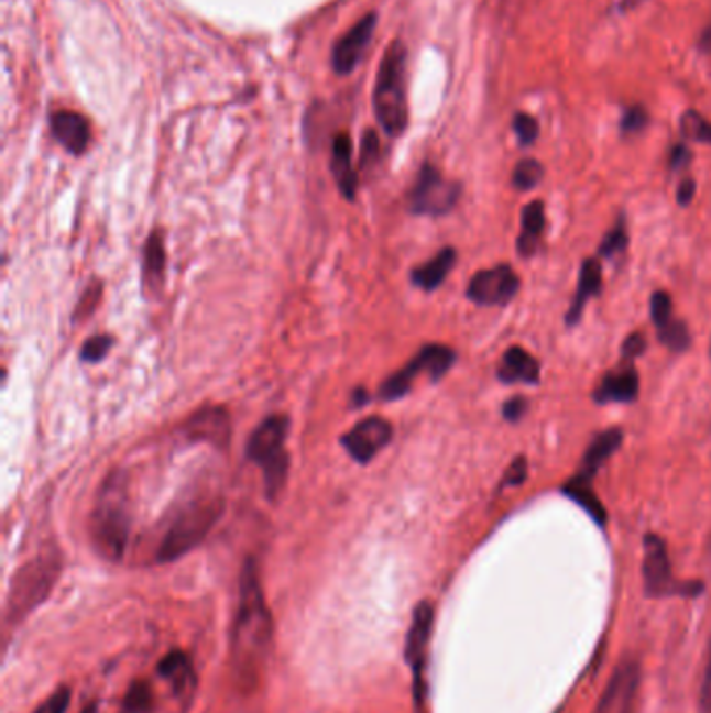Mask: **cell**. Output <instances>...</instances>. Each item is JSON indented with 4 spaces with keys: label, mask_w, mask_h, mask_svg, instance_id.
<instances>
[{
    "label": "cell",
    "mask_w": 711,
    "mask_h": 713,
    "mask_svg": "<svg viewBox=\"0 0 711 713\" xmlns=\"http://www.w3.org/2000/svg\"><path fill=\"white\" fill-rule=\"evenodd\" d=\"M272 615L265 605L258 566L249 559L240 574L237 615L232 626V668L238 684L251 691L263 673L272 649Z\"/></svg>",
    "instance_id": "obj_1"
},
{
    "label": "cell",
    "mask_w": 711,
    "mask_h": 713,
    "mask_svg": "<svg viewBox=\"0 0 711 713\" xmlns=\"http://www.w3.org/2000/svg\"><path fill=\"white\" fill-rule=\"evenodd\" d=\"M374 113L389 136H401L409 121L407 109V51L393 42L382 57L374 88Z\"/></svg>",
    "instance_id": "obj_2"
},
{
    "label": "cell",
    "mask_w": 711,
    "mask_h": 713,
    "mask_svg": "<svg viewBox=\"0 0 711 713\" xmlns=\"http://www.w3.org/2000/svg\"><path fill=\"white\" fill-rule=\"evenodd\" d=\"M90 538L95 549L109 561H119L130 538V512L125 507V491L121 475H111L102 491L99 505L90 517Z\"/></svg>",
    "instance_id": "obj_3"
},
{
    "label": "cell",
    "mask_w": 711,
    "mask_h": 713,
    "mask_svg": "<svg viewBox=\"0 0 711 713\" xmlns=\"http://www.w3.org/2000/svg\"><path fill=\"white\" fill-rule=\"evenodd\" d=\"M61 574L59 553H42L13 575L7 596V619L21 622L48 599Z\"/></svg>",
    "instance_id": "obj_4"
},
{
    "label": "cell",
    "mask_w": 711,
    "mask_h": 713,
    "mask_svg": "<svg viewBox=\"0 0 711 713\" xmlns=\"http://www.w3.org/2000/svg\"><path fill=\"white\" fill-rule=\"evenodd\" d=\"M221 512H223V503L219 498L197 501L184 507L158 545V563H169L190 553L218 524Z\"/></svg>",
    "instance_id": "obj_5"
},
{
    "label": "cell",
    "mask_w": 711,
    "mask_h": 713,
    "mask_svg": "<svg viewBox=\"0 0 711 713\" xmlns=\"http://www.w3.org/2000/svg\"><path fill=\"white\" fill-rule=\"evenodd\" d=\"M286 436L288 417L272 416L261 421L247 445V457L263 470L265 491L272 498L284 489L288 475V453L284 447Z\"/></svg>",
    "instance_id": "obj_6"
},
{
    "label": "cell",
    "mask_w": 711,
    "mask_h": 713,
    "mask_svg": "<svg viewBox=\"0 0 711 713\" xmlns=\"http://www.w3.org/2000/svg\"><path fill=\"white\" fill-rule=\"evenodd\" d=\"M643 578H645V593L649 596H672V594L697 596L703 593L701 582H680L674 578L668 547L659 536H645Z\"/></svg>",
    "instance_id": "obj_7"
},
{
    "label": "cell",
    "mask_w": 711,
    "mask_h": 713,
    "mask_svg": "<svg viewBox=\"0 0 711 713\" xmlns=\"http://www.w3.org/2000/svg\"><path fill=\"white\" fill-rule=\"evenodd\" d=\"M461 197V186L457 182L442 178L435 165L426 163L412 188L409 209L417 216H445L453 209Z\"/></svg>",
    "instance_id": "obj_8"
},
{
    "label": "cell",
    "mask_w": 711,
    "mask_h": 713,
    "mask_svg": "<svg viewBox=\"0 0 711 713\" xmlns=\"http://www.w3.org/2000/svg\"><path fill=\"white\" fill-rule=\"evenodd\" d=\"M435 624V607L430 601H422L414 610L412 626L405 640V659L414 672V696L417 710H422L426 701V661H428V645Z\"/></svg>",
    "instance_id": "obj_9"
},
{
    "label": "cell",
    "mask_w": 711,
    "mask_h": 713,
    "mask_svg": "<svg viewBox=\"0 0 711 713\" xmlns=\"http://www.w3.org/2000/svg\"><path fill=\"white\" fill-rule=\"evenodd\" d=\"M641 689V663L634 657L622 659L599 696L593 713H634Z\"/></svg>",
    "instance_id": "obj_10"
},
{
    "label": "cell",
    "mask_w": 711,
    "mask_h": 713,
    "mask_svg": "<svg viewBox=\"0 0 711 713\" xmlns=\"http://www.w3.org/2000/svg\"><path fill=\"white\" fill-rule=\"evenodd\" d=\"M519 290V277L510 265L478 272L468 284V298L482 307H503Z\"/></svg>",
    "instance_id": "obj_11"
},
{
    "label": "cell",
    "mask_w": 711,
    "mask_h": 713,
    "mask_svg": "<svg viewBox=\"0 0 711 713\" xmlns=\"http://www.w3.org/2000/svg\"><path fill=\"white\" fill-rule=\"evenodd\" d=\"M393 438V426L384 417H368L342 436V447L357 463H370Z\"/></svg>",
    "instance_id": "obj_12"
},
{
    "label": "cell",
    "mask_w": 711,
    "mask_h": 713,
    "mask_svg": "<svg viewBox=\"0 0 711 713\" xmlns=\"http://www.w3.org/2000/svg\"><path fill=\"white\" fill-rule=\"evenodd\" d=\"M375 13L365 15L363 20L357 21L356 25L338 40L332 51V69L338 76H347L356 69L359 61L363 57L365 48L370 46L375 30Z\"/></svg>",
    "instance_id": "obj_13"
},
{
    "label": "cell",
    "mask_w": 711,
    "mask_h": 713,
    "mask_svg": "<svg viewBox=\"0 0 711 713\" xmlns=\"http://www.w3.org/2000/svg\"><path fill=\"white\" fill-rule=\"evenodd\" d=\"M184 435L195 442L228 447L232 438V419L223 407H205L184 421Z\"/></svg>",
    "instance_id": "obj_14"
},
{
    "label": "cell",
    "mask_w": 711,
    "mask_h": 713,
    "mask_svg": "<svg viewBox=\"0 0 711 713\" xmlns=\"http://www.w3.org/2000/svg\"><path fill=\"white\" fill-rule=\"evenodd\" d=\"M158 673L172 684V691L179 701H190L198 689L197 672L193 659L184 651L174 649L158 661Z\"/></svg>",
    "instance_id": "obj_15"
},
{
    "label": "cell",
    "mask_w": 711,
    "mask_h": 713,
    "mask_svg": "<svg viewBox=\"0 0 711 713\" xmlns=\"http://www.w3.org/2000/svg\"><path fill=\"white\" fill-rule=\"evenodd\" d=\"M641 391V377L634 370V365H622L620 370H613L601 380V384L594 391V403L608 405V403H633Z\"/></svg>",
    "instance_id": "obj_16"
},
{
    "label": "cell",
    "mask_w": 711,
    "mask_h": 713,
    "mask_svg": "<svg viewBox=\"0 0 711 713\" xmlns=\"http://www.w3.org/2000/svg\"><path fill=\"white\" fill-rule=\"evenodd\" d=\"M51 130L53 136L59 142L65 151L72 155H81L86 153L90 144V123L88 119L74 111H59L51 118Z\"/></svg>",
    "instance_id": "obj_17"
},
{
    "label": "cell",
    "mask_w": 711,
    "mask_h": 713,
    "mask_svg": "<svg viewBox=\"0 0 711 713\" xmlns=\"http://www.w3.org/2000/svg\"><path fill=\"white\" fill-rule=\"evenodd\" d=\"M496 376L505 384H538L540 382V363L526 349L512 347L505 351L496 368Z\"/></svg>",
    "instance_id": "obj_18"
},
{
    "label": "cell",
    "mask_w": 711,
    "mask_h": 713,
    "mask_svg": "<svg viewBox=\"0 0 711 713\" xmlns=\"http://www.w3.org/2000/svg\"><path fill=\"white\" fill-rule=\"evenodd\" d=\"M601 284H603V270H601L599 259H584V263H582V267H580V276H578L576 297H573L572 305H570V311H568V316H566L568 326H576V323L580 321V317H582V311H584L587 303L601 293Z\"/></svg>",
    "instance_id": "obj_19"
},
{
    "label": "cell",
    "mask_w": 711,
    "mask_h": 713,
    "mask_svg": "<svg viewBox=\"0 0 711 713\" xmlns=\"http://www.w3.org/2000/svg\"><path fill=\"white\" fill-rule=\"evenodd\" d=\"M353 146L347 134H338L332 142V176L337 179L338 190L347 200H353L357 193L356 167H353Z\"/></svg>",
    "instance_id": "obj_20"
},
{
    "label": "cell",
    "mask_w": 711,
    "mask_h": 713,
    "mask_svg": "<svg viewBox=\"0 0 711 713\" xmlns=\"http://www.w3.org/2000/svg\"><path fill=\"white\" fill-rule=\"evenodd\" d=\"M545 205L540 200L528 202L522 211V232L517 237V253L522 257H533L540 251V237L545 232Z\"/></svg>",
    "instance_id": "obj_21"
},
{
    "label": "cell",
    "mask_w": 711,
    "mask_h": 713,
    "mask_svg": "<svg viewBox=\"0 0 711 713\" xmlns=\"http://www.w3.org/2000/svg\"><path fill=\"white\" fill-rule=\"evenodd\" d=\"M561 493L572 498L573 503H578L587 514L593 517L594 522L599 526H605L608 522V512L603 507V503L599 501V496L594 495L593 491V475L582 474V472H576V474L561 486Z\"/></svg>",
    "instance_id": "obj_22"
},
{
    "label": "cell",
    "mask_w": 711,
    "mask_h": 713,
    "mask_svg": "<svg viewBox=\"0 0 711 713\" xmlns=\"http://www.w3.org/2000/svg\"><path fill=\"white\" fill-rule=\"evenodd\" d=\"M624 440V432L620 428H610L599 436H594L593 442L589 445V449L584 451L582 457V465L578 472L582 474L593 475L599 472V468L610 459V457L622 447Z\"/></svg>",
    "instance_id": "obj_23"
},
{
    "label": "cell",
    "mask_w": 711,
    "mask_h": 713,
    "mask_svg": "<svg viewBox=\"0 0 711 713\" xmlns=\"http://www.w3.org/2000/svg\"><path fill=\"white\" fill-rule=\"evenodd\" d=\"M455 261H457V253L451 246L442 249L435 259H430L428 263L419 265L414 270V284L424 288V290H436L447 276L453 270Z\"/></svg>",
    "instance_id": "obj_24"
},
{
    "label": "cell",
    "mask_w": 711,
    "mask_h": 713,
    "mask_svg": "<svg viewBox=\"0 0 711 713\" xmlns=\"http://www.w3.org/2000/svg\"><path fill=\"white\" fill-rule=\"evenodd\" d=\"M165 246H163V238L158 232H153L149 240H146V246H144V265H142V272H144V286L153 293H158L163 282H165Z\"/></svg>",
    "instance_id": "obj_25"
},
{
    "label": "cell",
    "mask_w": 711,
    "mask_h": 713,
    "mask_svg": "<svg viewBox=\"0 0 711 713\" xmlns=\"http://www.w3.org/2000/svg\"><path fill=\"white\" fill-rule=\"evenodd\" d=\"M415 356L419 359L424 374H428L433 380H440L455 363L453 349H449L445 344H428Z\"/></svg>",
    "instance_id": "obj_26"
},
{
    "label": "cell",
    "mask_w": 711,
    "mask_h": 713,
    "mask_svg": "<svg viewBox=\"0 0 711 713\" xmlns=\"http://www.w3.org/2000/svg\"><path fill=\"white\" fill-rule=\"evenodd\" d=\"M424 374L417 356H415L412 363H407L401 372H396L395 376L389 377L382 388H380V396L386 398V401H395V398H401V396L407 395L412 391V384H414L415 377Z\"/></svg>",
    "instance_id": "obj_27"
},
{
    "label": "cell",
    "mask_w": 711,
    "mask_h": 713,
    "mask_svg": "<svg viewBox=\"0 0 711 713\" xmlns=\"http://www.w3.org/2000/svg\"><path fill=\"white\" fill-rule=\"evenodd\" d=\"M657 338L672 353H682L691 347L692 337L689 326L682 319H670L664 328L657 330Z\"/></svg>",
    "instance_id": "obj_28"
},
{
    "label": "cell",
    "mask_w": 711,
    "mask_h": 713,
    "mask_svg": "<svg viewBox=\"0 0 711 713\" xmlns=\"http://www.w3.org/2000/svg\"><path fill=\"white\" fill-rule=\"evenodd\" d=\"M545 176V167L540 161L536 158H522L515 165L514 176H512V184L517 190H533L534 186L540 184V179Z\"/></svg>",
    "instance_id": "obj_29"
},
{
    "label": "cell",
    "mask_w": 711,
    "mask_h": 713,
    "mask_svg": "<svg viewBox=\"0 0 711 713\" xmlns=\"http://www.w3.org/2000/svg\"><path fill=\"white\" fill-rule=\"evenodd\" d=\"M151 710H153V691L144 680H139L128 689L119 713H151Z\"/></svg>",
    "instance_id": "obj_30"
},
{
    "label": "cell",
    "mask_w": 711,
    "mask_h": 713,
    "mask_svg": "<svg viewBox=\"0 0 711 713\" xmlns=\"http://www.w3.org/2000/svg\"><path fill=\"white\" fill-rule=\"evenodd\" d=\"M626 246H628V230H626L624 218H620L612 230L603 237V242L599 246V255L605 259L617 257L620 253L626 251Z\"/></svg>",
    "instance_id": "obj_31"
},
{
    "label": "cell",
    "mask_w": 711,
    "mask_h": 713,
    "mask_svg": "<svg viewBox=\"0 0 711 713\" xmlns=\"http://www.w3.org/2000/svg\"><path fill=\"white\" fill-rule=\"evenodd\" d=\"M680 132L685 139L711 144V123L708 119L701 118L699 111H687L680 118Z\"/></svg>",
    "instance_id": "obj_32"
},
{
    "label": "cell",
    "mask_w": 711,
    "mask_h": 713,
    "mask_svg": "<svg viewBox=\"0 0 711 713\" xmlns=\"http://www.w3.org/2000/svg\"><path fill=\"white\" fill-rule=\"evenodd\" d=\"M649 123V113L643 105H631L626 107L622 121H620V130L624 136H634L641 134Z\"/></svg>",
    "instance_id": "obj_33"
},
{
    "label": "cell",
    "mask_w": 711,
    "mask_h": 713,
    "mask_svg": "<svg viewBox=\"0 0 711 713\" xmlns=\"http://www.w3.org/2000/svg\"><path fill=\"white\" fill-rule=\"evenodd\" d=\"M652 319L655 328H664L670 319H674L672 297L666 290H657L652 297Z\"/></svg>",
    "instance_id": "obj_34"
},
{
    "label": "cell",
    "mask_w": 711,
    "mask_h": 713,
    "mask_svg": "<svg viewBox=\"0 0 711 713\" xmlns=\"http://www.w3.org/2000/svg\"><path fill=\"white\" fill-rule=\"evenodd\" d=\"M512 128H514L515 136L519 140L522 146H530L538 139V121L528 116V113H515L514 121H512Z\"/></svg>",
    "instance_id": "obj_35"
},
{
    "label": "cell",
    "mask_w": 711,
    "mask_h": 713,
    "mask_svg": "<svg viewBox=\"0 0 711 713\" xmlns=\"http://www.w3.org/2000/svg\"><path fill=\"white\" fill-rule=\"evenodd\" d=\"M113 338L111 337H92L84 347H81V361L86 363H97L100 359L111 351Z\"/></svg>",
    "instance_id": "obj_36"
},
{
    "label": "cell",
    "mask_w": 711,
    "mask_h": 713,
    "mask_svg": "<svg viewBox=\"0 0 711 713\" xmlns=\"http://www.w3.org/2000/svg\"><path fill=\"white\" fill-rule=\"evenodd\" d=\"M100 297H102V286H100L99 282H95L92 286H88V288L84 290V295L79 298L74 319L78 321L81 317L92 316L95 309H97V305H99Z\"/></svg>",
    "instance_id": "obj_37"
},
{
    "label": "cell",
    "mask_w": 711,
    "mask_h": 713,
    "mask_svg": "<svg viewBox=\"0 0 711 713\" xmlns=\"http://www.w3.org/2000/svg\"><path fill=\"white\" fill-rule=\"evenodd\" d=\"M528 478V459L524 456L515 457L514 463L507 468V472L501 480V489H512V486H522Z\"/></svg>",
    "instance_id": "obj_38"
},
{
    "label": "cell",
    "mask_w": 711,
    "mask_h": 713,
    "mask_svg": "<svg viewBox=\"0 0 711 713\" xmlns=\"http://www.w3.org/2000/svg\"><path fill=\"white\" fill-rule=\"evenodd\" d=\"M69 699H72V689L61 687L34 713H65L69 707Z\"/></svg>",
    "instance_id": "obj_39"
},
{
    "label": "cell",
    "mask_w": 711,
    "mask_h": 713,
    "mask_svg": "<svg viewBox=\"0 0 711 713\" xmlns=\"http://www.w3.org/2000/svg\"><path fill=\"white\" fill-rule=\"evenodd\" d=\"M647 351V340H645V334L643 332H633L631 337H626L624 344H622V356H624V363L633 361L636 356L643 355Z\"/></svg>",
    "instance_id": "obj_40"
},
{
    "label": "cell",
    "mask_w": 711,
    "mask_h": 713,
    "mask_svg": "<svg viewBox=\"0 0 711 713\" xmlns=\"http://www.w3.org/2000/svg\"><path fill=\"white\" fill-rule=\"evenodd\" d=\"M699 713H711V638L703 680H701V691H699Z\"/></svg>",
    "instance_id": "obj_41"
},
{
    "label": "cell",
    "mask_w": 711,
    "mask_h": 713,
    "mask_svg": "<svg viewBox=\"0 0 711 713\" xmlns=\"http://www.w3.org/2000/svg\"><path fill=\"white\" fill-rule=\"evenodd\" d=\"M526 409H528V401L524 396L517 395L503 405V417L510 424H517L522 417L526 416Z\"/></svg>",
    "instance_id": "obj_42"
},
{
    "label": "cell",
    "mask_w": 711,
    "mask_h": 713,
    "mask_svg": "<svg viewBox=\"0 0 711 713\" xmlns=\"http://www.w3.org/2000/svg\"><path fill=\"white\" fill-rule=\"evenodd\" d=\"M380 153V140L375 136V132H368L363 136V144H361V165H370Z\"/></svg>",
    "instance_id": "obj_43"
},
{
    "label": "cell",
    "mask_w": 711,
    "mask_h": 713,
    "mask_svg": "<svg viewBox=\"0 0 711 713\" xmlns=\"http://www.w3.org/2000/svg\"><path fill=\"white\" fill-rule=\"evenodd\" d=\"M691 158L692 153L689 151L687 144H676V146H672V151H670V169L672 172H680V169L689 167Z\"/></svg>",
    "instance_id": "obj_44"
},
{
    "label": "cell",
    "mask_w": 711,
    "mask_h": 713,
    "mask_svg": "<svg viewBox=\"0 0 711 713\" xmlns=\"http://www.w3.org/2000/svg\"><path fill=\"white\" fill-rule=\"evenodd\" d=\"M694 190H697V184L694 179L685 178L680 184H678V190H676V200L680 207H687L691 205L692 198H694Z\"/></svg>",
    "instance_id": "obj_45"
},
{
    "label": "cell",
    "mask_w": 711,
    "mask_h": 713,
    "mask_svg": "<svg viewBox=\"0 0 711 713\" xmlns=\"http://www.w3.org/2000/svg\"><path fill=\"white\" fill-rule=\"evenodd\" d=\"M699 48H701L703 53H711V20L710 23L703 28L701 36H699Z\"/></svg>",
    "instance_id": "obj_46"
},
{
    "label": "cell",
    "mask_w": 711,
    "mask_h": 713,
    "mask_svg": "<svg viewBox=\"0 0 711 713\" xmlns=\"http://www.w3.org/2000/svg\"><path fill=\"white\" fill-rule=\"evenodd\" d=\"M641 2H643V0H622V7H620V9H622V11H628V9H634V7L641 4Z\"/></svg>",
    "instance_id": "obj_47"
},
{
    "label": "cell",
    "mask_w": 711,
    "mask_h": 713,
    "mask_svg": "<svg viewBox=\"0 0 711 713\" xmlns=\"http://www.w3.org/2000/svg\"><path fill=\"white\" fill-rule=\"evenodd\" d=\"M365 401H368V395H365V393H363V388H357V393H356V405H357V407H359V405H361V403H365Z\"/></svg>",
    "instance_id": "obj_48"
},
{
    "label": "cell",
    "mask_w": 711,
    "mask_h": 713,
    "mask_svg": "<svg viewBox=\"0 0 711 713\" xmlns=\"http://www.w3.org/2000/svg\"><path fill=\"white\" fill-rule=\"evenodd\" d=\"M97 712H99V705H97V703H90V705H88V707H86V710H84V712L81 713H97Z\"/></svg>",
    "instance_id": "obj_49"
}]
</instances>
